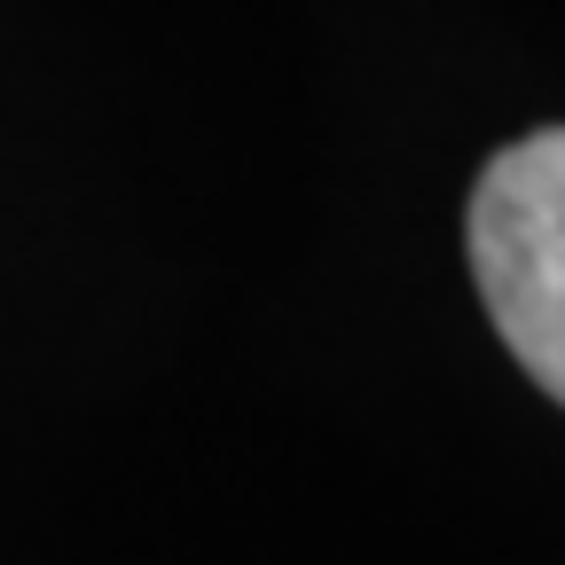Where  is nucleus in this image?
I'll use <instances>...</instances> for the list:
<instances>
[{"mask_svg":"<svg viewBox=\"0 0 565 565\" xmlns=\"http://www.w3.org/2000/svg\"><path fill=\"white\" fill-rule=\"evenodd\" d=\"M463 244L503 345L565 408V126H534L487 158L463 204Z\"/></svg>","mask_w":565,"mask_h":565,"instance_id":"obj_1","label":"nucleus"}]
</instances>
